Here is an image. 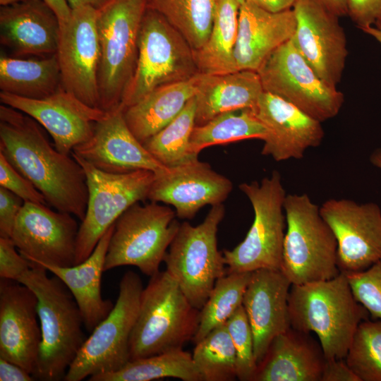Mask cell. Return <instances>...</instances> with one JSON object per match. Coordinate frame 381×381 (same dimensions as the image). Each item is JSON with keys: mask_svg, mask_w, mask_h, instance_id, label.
<instances>
[{"mask_svg": "<svg viewBox=\"0 0 381 381\" xmlns=\"http://www.w3.org/2000/svg\"><path fill=\"white\" fill-rule=\"evenodd\" d=\"M0 153L32 183L49 207L83 219L89 193L82 166L71 154L58 151L35 119L3 104Z\"/></svg>", "mask_w": 381, "mask_h": 381, "instance_id": "cell-1", "label": "cell"}, {"mask_svg": "<svg viewBox=\"0 0 381 381\" xmlns=\"http://www.w3.org/2000/svg\"><path fill=\"white\" fill-rule=\"evenodd\" d=\"M42 265L30 268L17 282L37 298L42 341L32 376L41 381L64 380L86 339L80 308L69 289L56 275L49 277Z\"/></svg>", "mask_w": 381, "mask_h": 381, "instance_id": "cell-2", "label": "cell"}, {"mask_svg": "<svg viewBox=\"0 0 381 381\" xmlns=\"http://www.w3.org/2000/svg\"><path fill=\"white\" fill-rule=\"evenodd\" d=\"M288 303L291 327L315 333L327 359L345 358L358 325L370 315L354 298L344 272L291 284Z\"/></svg>", "mask_w": 381, "mask_h": 381, "instance_id": "cell-3", "label": "cell"}, {"mask_svg": "<svg viewBox=\"0 0 381 381\" xmlns=\"http://www.w3.org/2000/svg\"><path fill=\"white\" fill-rule=\"evenodd\" d=\"M199 319L200 310L166 270L159 271L150 277L142 292L130 339L131 360L183 349L193 340Z\"/></svg>", "mask_w": 381, "mask_h": 381, "instance_id": "cell-4", "label": "cell"}, {"mask_svg": "<svg viewBox=\"0 0 381 381\" xmlns=\"http://www.w3.org/2000/svg\"><path fill=\"white\" fill-rule=\"evenodd\" d=\"M146 9L147 0H110L97 10L99 109L106 112L120 107L133 75Z\"/></svg>", "mask_w": 381, "mask_h": 381, "instance_id": "cell-5", "label": "cell"}, {"mask_svg": "<svg viewBox=\"0 0 381 381\" xmlns=\"http://www.w3.org/2000/svg\"><path fill=\"white\" fill-rule=\"evenodd\" d=\"M284 207L286 229L280 271L291 284L337 276V239L320 207L305 193L286 195Z\"/></svg>", "mask_w": 381, "mask_h": 381, "instance_id": "cell-6", "label": "cell"}, {"mask_svg": "<svg viewBox=\"0 0 381 381\" xmlns=\"http://www.w3.org/2000/svg\"><path fill=\"white\" fill-rule=\"evenodd\" d=\"M198 73L188 42L162 15L147 6L135 69L120 107L124 110L155 89L187 80Z\"/></svg>", "mask_w": 381, "mask_h": 381, "instance_id": "cell-7", "label": "cell"}, {"mask_svg": "<svg viewBox=\"0 0 381 381\" xmlns=\"http://www.w3.org/2000/svg\"><path fill=\"white\" fill-rule=\"evenodd\" d=\"M240 190L249 199L253 222L245 238L232 250H224L226 273L253 272L260 269L280 270L285 235L286 192L280 174L257 181L243 183Z\"/></svg>", "mask_w": 381, "mask_h": 381, "instance_id": "cell-8", "label": "cell"}, {"mask_svg": "<svg viewBox=\"0 0 381 381\" xmlns=\"http://www.w3.org/2000/svg\"><path fill=\"white\" fill-rule=\"evenodd\" d=\"M223 204L212 206L203 222H183L164 259L166 271L190 303L200 310L215 282L226 274L223 253L218 250V227L224 218Z\"/></svg>", "mask_w": 381, "mask_h": 381, "instance_id": "cell-9", "label": "cell"}, {"mask_svg": "<svg viewBox=\"0 0 381 381\" xmlns=\"http://www.w3.org/2000/svg\"><path fill=\"white\" fill-rule=\"evenodd\" d=\"M143 288L137 273L128 271L123 275L112 310L86 338L64 380L81 381L116 372L131 361L130 339Z\"/></svg>", "mask_w": 381, "mask_h": 381, "instance_id": "cell-10", "label": "cell"}, {"mask_svg": "<svg viewBox=\"0 0 381 381\" xmlns=\"http://www.w3.org/2000/svg\"><path fill=\"white\" fill-rule=\"evenodd\" d=\"M176 214L172 209L156 202L131 206L114 223L104 272L130 265L150 277L159 272L180 227Z\"/></svg>", "mask_w": 381, "mask_h": 381, "instance_id": "cell-11", "label": "cell"}, {"mask_svg": "<svg viewBox=\"0 0 381 381\" xmlns=\"http://www.w3.org/2000/svg\"><path fill=\"white\" fill-rule=\"evenodd\" d=\"M71 155L85 171L89 193L77 236L75 265L90 255L104 233L126 210L147 199L155 174L145 169L109 173L72 152Z\"/></svg>", "mask_w": 381, "mask_h": 381, "instance_id": "cell-12", "label": "cell"}, {"mask_svg": "<svg viewBox=\"0 0 381 381\" xmlns=\"http://www.w3.org/2000/svg\"><path fill=\"white\" fill-rule=\"evenodd\" d=\"M263 90L323 122L338 114L344 94L326 83L296 47L291 38L272 52L257 70Z\"/></svg>", "mask_w": 381, "mask_h": 381, "instance_id": "cell-13", "label": "cell"}, {"mask_svg": "<svg viewBox=\"0 0 381 381\" xmlns=\"http://www.w3.org/2000/svg\"><path fill=\"white\" fill-rule=\"evenodd\" d=\"M97 16V10L91 6L73 8L68 20L60 25L56 55L62 88L86 104L99 108Z\"/></svg>", "mask_w": 381, "mask_h": 381, "instance_id": "cell-14", "label": "cell"}, {"mask_svg": "<svg viewBox=\"0 0 381 381\" xmlns=\"http://www.w3.org/2000/svg\"><path fill=\"white\" fill-rule=\"evenodd\" d=\"M79 226L73 215L25 202L11 238L19 253L41 265H74Z\"/></svg>", "mask_w": 381, "mask_h": 381, "instance_id": "cell-15", "label": "cell"}, {"mask_svg": "<svg viewBox=\"0 0 381 381\" xmlns=\"http://www.w3.org/2000/svg\"><path fill=\"white\" fill-rule=\"evenodd\" d=\"M320 212L336 237L341 272L363 271L381 260V210L376 203L329 199Z\"/></svg>", "mask_w": 381, "mask_h": 381, "instance_id": "cell-16", "label": "cell"}, {"mask_svg": "<svg viewBox=\"0 0 381 381\" xmlns=\"http://www.w3.org/2000/svg\"><path fill=\"white\" fill-rule=\"evenodd\" d=\"M292 9L296 19L294 44L319 77L337 87L348 55L339 17L318 0H296Z\"/></svg>", "mask_w": 381, "mask_h": 381, "instance_id": "cell-17", "label": "cell"}, {"mask_svg": "<svg viewBox=\"0 0 381 381\" xmlns=\"http://www.w3.org/2000/svg\"><path fill=\"white\" fill-rule=\"evenodd\" d=\"M0 100L35 119L50 135L56 149L66 155L90 139L97 122L108 113L86 104L62 87L40 99L1 92Z\"/></svg>", "mask_w": 381, "mask_h": 381, "instance_id": "cell-18", "label": "cell"}, {"mask_svg": "<svg viewBox=\"0 0 381 381\" xmlns=\"http://www.w3.org/2000/svg\"><path fill=\"white\" fill-rule=\"evenodd\" d=\"M42 332L37 298L28 286L13 280L0 282V358L35 373Z\"/></svg>", "mask_w": 381, "mask_h": 381, "instance_id": "cell-19", "label": "cell"}, {"mask_svg": "<svg viewBox=\"0 0 381 381\" xmlns=\"http://www.w3.org/2000/svg\"><path fill=\"white\" fill-rule=\"evenodd\" d=\"M232 186L228 178L196 159L155 174L147 199L173 205L177 217L190 219L205 205L222 204Z\"/></svg>", "mask_w": 381, "mask_h": 381, "instance_id": "cell-20", "label": "cell"}, {"mask_svg": "<svg viewBox=\"0 0 381 381\" xmlns=\"http://www.w3.org/2000/svg\"><path fill=\"white\" fill-rule=\"evenodd\" d=\"M72 152L109 173L145 169L159 174L168 169L154 158L133 134L121 107L108 112L97 122L90 139L76 145Z\"/></svg>", "mask_w": 381, "mask_h": 381, "instance_id": "cell-21", "label": "cell"}, {"mask_svg": "<svg viewBox=\"0 0 381 381\" xmlns=\"http://www.w3.org/2000/svg\"><path fill=\"white\" fill-rule=\"evenodd\" d=\"M253 111L268 131L261 153L277 162L303 157L324 138L322 122L275 95L263 91Z\"/></svg>", "mask_w": 381, "mask_h": 381, "instance_id": "cell-22", "label": "cell"}, {"mask_svg": "<svg viewBox=\"0 0 381 381\" xmlns=\"http://www.w3.org/2000/svg\"><path fill=\"white\" fill-rule=\"evenodd\" d=\"M291 286L280 270L260 269L251 274L243 306L252 329L258 365L273 339L291 327L288 303Z\"/></svg>", "mask_w": 381, "mask_h": 381, "instance_id": "cell-23", "label": "cell"}, {"mask_svg": "<svg viewBox=\"0 0 381 381\" xmlns=\"http://www.w3.org/2000/svg\"><path fill=\"white\" fill-rule=\"evenodd\" d=\"M61 25L43 0H24L0 8V42L13 56H47L56 53Z\"/></svg>", "mask_w": 381, "mask_h": 381, "instance_id": "cell-24", "label": "cell"}, {"mask_svg": "<svg viewBox=\"0 0 381 381\" xmlns=\"http://www.w3.org/2000/svg\"><path fill=\"white\" fill-rule=\"evenodd\" d=\"M296 27L292 8L270 12L243 2L239 9L234 49L236 71H257L272 52L292 37Z\"/></svg>", "mask_w": 381, "mask_h": 381, "instance_id": "cell-25", "label": "cell"}, {"mask_svg": "<svg viewBox=\"0 0 381 381\" xmlns=\"http://www.w3.org/2000/svg\"><path fill=\"white\" fill-rule=\"evenodd\" d=\"M326 361L318 340L290 327L273 339L253 381H320Z\"/></svg>", "mask_w": 381, "mask_h": 381, "instance_id": "cell-26", "label": "cell"}, {"mask_svg": "<svg viewBox=\"0 0 381 381\" xmlns=\"http://www.w3.org/2000/svg\"><path fill=\"white\" fill-rule=\"evenodd\" d=\"M114 228V224L104 233L90 255L81 263L69 267L42 265L69 289L89 333L109 314L114 305L110 300L104 299L101 293V279Z\"/></svg>", "mask_w": 381, "mask_h": 381, "instance_id": "cell-27", "label": "cell"}, {"mask_svg": "<svg viewBox=\"0 0 381 381\" xmlns=\"http://www.w3.org/2000/svg\"><path fill=\"white\" fill-rule=\"evenodd\" d=\"M263 91L260 78L255 71L200 73L194 96L195 126L225 112L254 109Z\"/></svg>", "mask_w": 381, "mask_h": 381, "instance_id": "cell-28", "label": "cell"}, {"mask_svg": "<svg viewBox=\"0 0 381 381\" xmlns=\"http://www.w3.org/2000/svg\"><path fill=\"white\" fill-rule=\"evenodd\" d=\"M200 75L158 87L123 110L127 126L140 143L155 135L182 111L195 95Z\"/></svg>", "mask_w": 381, "mask_h": 381, "instance_id": "cell-29", "label": "cell"}, {"mask_svg": "<svg viewBox=\"0 0 381 381\" xmlns=\"http://www.w3.org/2000/svg\"><path fill=\"white\" fill-rule=\"evenodd\" d=\"M61 87L56 53L36 59L0 56L1 92L30 99H44Z\"/></svg>", "mask_w": 381, "mask_h": 381, "instance_id": "cell-30", "label": "cell"}, {"mask_svg": "<svg viewBox=\"0 0 381 381\" xmlns=\"http://www.w3.org/2000/svg\"><path fill=\"white\" fill-rule=\"evenodd\" d=\"M241 5L237 0H218L210 34L201 47L193 50L199 73L221 75L236 72L234 49Z\"/></svg>", "mask_w": 381, "mask_h": 381, "instance_id": "cell-31", "label": "cell"}, {"mask_svg": "<svg viewBox=\"0 0 381 381\" xmlns=\"http://www.w3.org/2000/svg\"><path fill=\"white\" fill-rule=\"evenodd\" d=\"M167 377L183 381H202L192 354L183 349L131 360L116 372L92 375L88 380L151 381Z\"/></svg>", "mask_w": 381, "mask_h": 381, "instance_id": "cell-32", "label": "cell"}, {"mask_svg": "<svg viewBox=\"0 0 381 381\" xmlns=\"http://www.w3.org/2000/svg\"><path fill=\"white\" fill-rule=\"evenodd\" d=\"M240 111V110H239ZM225 112L208 122L195 126L190 136V150L195 155L205 147L248 139L265 140L268 131L252 109Z\"/></svg>", "mask_w": 381, "mask_h": 381, "instance_id": "cell-33", "label": "cell"}, {"mask_svg": "<svg viewBox=\"0 0 381 381\" xmlns=\"http://www.w3.org/2000/svg\"><path fill=\"white\" fill-rule=\"evenodd\" d=\"M218 0H147V6L162 15L195 50L207 40Z\"/></svg>", "mask_w": 381, "mask_h": 381, "instance_id": "cell-34", "label": "cell"}, {"mask_svg": "<svg viewBox=\"0 0 381 381\" xmlns=\"http://www.w3.org/2000/svg\"><path fill=\"white\" fill-rule=\"evenodd\" d=\"M195 126V100L190 99L168 125L143 144L158 162L173 167L198 159L191 152L190 136Z\"/></svg>", "mask_w": 381, "mask_h": 381, "instance_id": "cell-35", "label": "cell"}, {"mask_svg": "<svg viewBox=\"0 0 381 381\" xmlns=\"http://www.w3.org/2000/svg\"><path fill=\"white\" fill-rule=\"evenodd\" d=\"M252 272H230L217 280L200 310L199 325L193 339L195 344L212 330L222 325L243 305Z\"/></svg>", "mask_w": 381, "mask_h": 381, "instance_id": "cell-36", "label": "cell"}, {"mask_svg": "<svg viewBox=\"0 0 381 381\" xmlns=\"http://www.w3.org/2000/svg\"><path fill=\"white\" fill-rule=\"evenodd\" d=\"M195 344L192 357L202 381L237 378L236 351L226 323Z\"/></svg>", "mask_w": 381, "mask_h": 381, "instance_id": "cell-37", "label": "cell"}, {"mask_svg": "<svg viewBox=\"0 0 381 381\" xmlns=\"http://www.w3.org/2000/svg\"><path fill=\"white\" fill-rule=\"evenodd\" d=\"M344 359L360 381H381V320L360 323Z\"/></svg>", "mask_w": 381, "mask_h": 381, "instance_id": "cell-38", "label": "cell"}, {"mask_svg": "<svg viewBox=\"0 0 381 381\" xmlns=\"http://www.w3.org/2000/svg\"><path fill=\"white\" fill-rule=\"evenodd\" d=\"M236 355V375L241 381H253L258 364L252 329L241 306L226 322Z\"/></svg>", "mask_w": 381, "mask_h": 381, "instance_id": "cell-39", "label": "cell"}, {"mask_svg": "<svg viewBox=\"0 0 381 381\" xmlns=\"http://www.w3.org/2000/svg\"><path fill=\"white\" fill-rule=\"evenodd\" d=\"M345 274L356 300L373 320H381V260L363 271Z\"/></svg>", "mask_w": 381, "mask_h": 381, "instance_id": "cell-40", "label": "cell"}, {"mask_svg": "<svg viewBox=\"0 0 381 381\" xmlns=\"http://www.w3.org/2000/svg\"><path fill=\"white\" fill-rule=\"evenodd\" d=\"M0 186L20 197L24 202L47 204L44 195L25 176L0 153Z\"/></svg>", "mask_w": 381, "mask_h": 381, "instance_id": "cell-41", "label": "cell"}, {"mask_svg": "<svg viewBox=\"0 0 381 381\" xmlns=\"http://www.w3.org/2000/svg\"><path fill=\"white\" fill-rule=\"evenodd\" d=\"M31 267V262L18 250L11 238L0 237V277L18 281Z\"/></svg>", "mask_w": 381, "mask_h": 381, "instance_id": "cell-42", "label": "cell"}, {"mask_svg": "<svg viewBox=\"0 0 381 381\" xmlns=\"http://www.w3.org/2000/svg\"><path fill=\"white\" fill-rule=\"evenodd\" d=\"M24 202L20 197L0 186V237L11 238Z\"/></svg>", "mask_w": 381, "mask_h": 381, "instance_id": "cell-43", "label": "cell"}, {"mask_svg": "<svg viewBox=\"0 0 381 381\" xmlns=\"http://www.w3.org/2000/svg\"><path fill=\"white\" fill-rule=\"evenodd\" d=\"M347 16L361 30L381 18V0H347Z\"/></svg>", "mask_w": 381, "mask_h": 381, "instance_id": "cell-44", "label": "cell"}, {"mask_svg": "<svg viewBox=\"0 0 381 381\" xmlns=\"http://www.w3.org/2000/svg\"><path fill=\"white\" fill-rule=\"evenodd\" d=\"M320 381H360V380L344 358H327Z\"/></svg>", "mask_w": 381, "mask_h": 381, "instance_id": "cell-45", "label": "cell"}, {"mask_svg": "<svg viewBox=\"0 0 381 381\" xmlns=\"http://www.w3.org/2000/svg\"><path fill=\"white\" fill-rule=\"evenodd\" d=\"M1 381H32V375L21 366L0 358Z\"/></svg>", "mask_w": 381, "mask_h": 381, "instance_id": "cell-46", "label": "cell"}, {"mask_svg": "<svg viewBox=\"0 0 381 381\" xmlns=\"http://www.w3.org/2000/svg\"><path fill=\"white\" fill-rule=\"evenodd\" d=\"M296 0H245L247 2L270 12L291 9Z\"/></svg>", "mask_w": 381, "mask_h": 381, "instance_id": "cell-47", "label": "cell"}, {"mask_svg": "<svg viewBox=\"0 0 381 381\" xmlns=\"http://www.w3.org/2000/svg\"><path fill=\"white\" fill-rule=\"evenodd\" d=\"M55 12L58 16L60 25L64 23L69 18L72 9L70 8L66 0H43Z\"/></svg>", "mask_w": 381, "mask_h": 381, "instance_id": "cell-48", "label": "cell"}, {"mask_svg": "<svg viewBox=\"0 0 381 381\" xmlns=\"http://www.w3.org/2000/svg\"><path fill=\"white\" fill-rule=\"evenodd\" d=\"M338 17L347 16V0H318Z\"/></svg>", "mask_w": 381, "mask_h": 381, "instance_id": "cell-49", "label": "cell"}, {"mask_svg": "<svg viewBox=\"0 0 381 381\" xmlns=\"http://www.w3.org/2000/svg\"><path fill=\"white\" fill-rule=\"evenodd\" d=\"M110 0H66L71 9L83 6H88L99 10Z\"/></svg>", "mask_w": 381, "mask_h": 381, "instance_id": "cell-50", "label": "cell"}, {"mask_svg": "<svg viewBox=\"0 0 381 381\" xmlns=\"http://www.w3.org/2000/svg\"><path fill=\"white\" fill-rule=\"evenodd\" d=\"M361 30L374 37L381 44V18H379L372 26L365 28L361 29Z\"/></svg>", "mask_w": 381, "mask_h": 381, "instance_id": "cell-51", "label": "cell"}, {"mask_svg": "<svg viewBox=\"0 0 381 381\" xmlns=\"http://www.w3.org/2000/svg\"><path fill=\"white\" fill-rule=\"evenodd\" d=\"M370 159L375 167L381 169V148H378L373 151L370 155Z\"/></svg>", "mask_w": 381, "mask_h": 381, "instance_id": "cell-52", "label": "cell"}, {"mask_svg": "<svg viewBox=\"0 0 381 381\" xmlns=\"http://www.w3.org/2000/svg\"><path fill=\"white\" fill-rule=\"evenodd\" d=\"M24 0H0V5L1 6H7L10 4H13L17 2H20Z\"/></svg>", "mask_w": 381, "mask_h": 381, "instance_id": "cell-53", "label": "cell"}, {"mask_svg": "<svg viewBox=\"0 0 381 381\" xmlns=\"http://www.w3.org/2000/svg\"><path fill=\"white\" fill-rule=\"evenodd\" d=\"M238 1H239L241 3V4H242L245 0H237Z\"/></svg>", "mask_w": 381, "mask_h": 381, "instance_id": "cell-54", "label": "cell"}]
</instances>
